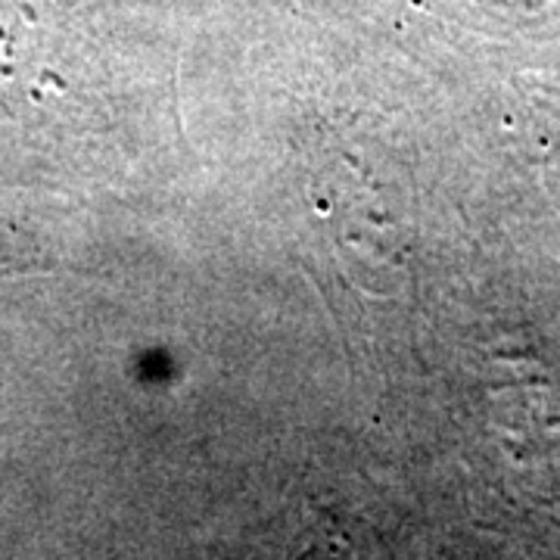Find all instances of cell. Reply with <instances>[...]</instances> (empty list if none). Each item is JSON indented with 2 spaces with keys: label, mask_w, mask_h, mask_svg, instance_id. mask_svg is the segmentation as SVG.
<instances>
[{
  "label": "cell",
  "mask_w": 560,
  "mask_h": 560,
  "mask_svg": "<svg viewBox=\"0 0 560 560\" xmlns=\"http://www.w3.org/2000/svg\"><path fill=\"white\" fill-rule=\"evenodd\" d=\"M40 265L44 261H40V256L28 243L16 237L13 231H0V278L22 275V271H35Z\"/></svg>",
  "instance_id": "cell-1"
}]
</instances>
